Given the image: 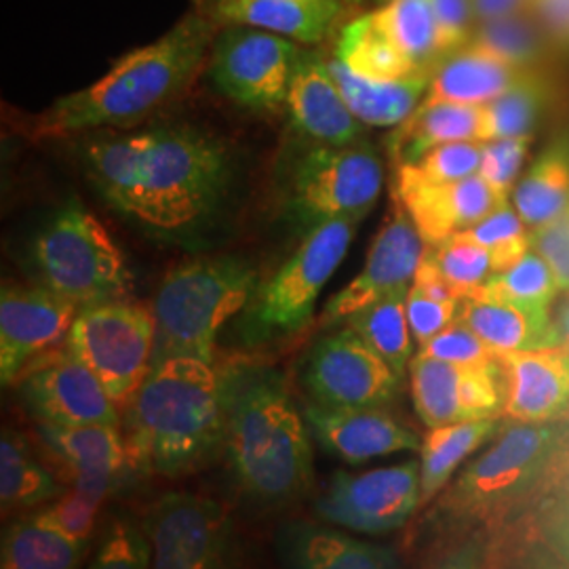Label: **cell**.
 Listing matches in <instances>:
<instances>
[{
  "label": "cell",
  "mask_w": 569,
  "mask_h": 569,
  "mask_svg": "<svg viewBox=\"0 0 569 569\" xmlns=\"http://www.w3.org/2000/svg\"><path fill=\"white\" fill-rule=\"evenodd\" d=\"M411 287H416L418 291L427 293L428 298H435L439 302H462L453 291V287L441 277V272L430 264L427 258H422Z\"/></svg>",
  "instance_id": "cell-54"
},
{
  "label": "cell",
  "mask_w": 569,
  "mask_h": 569,
  "mask_svg": "<svg viewBox=\"0 0 569 569\" xmlns=\"http://www.w3.org/2000/svg\"><path fill=\"white\" fill-rule=\"evenodd\" d=\"M533 70H519L488 51L467 44L439 61L430 74L425 100L483 106Z\"/></svg>",
  "instance_id": "cell-27"
},
{
  "label": "cell",
  "mask_w": 569,
  "mask_h": 569,
  "mask_svg": "<svg viewBox=\"0 0 569 569\" xmlns=\"http://www.w3.org/2000/svg\"><path fill=\"white\" fill-rule=\"evenodd\" d=\"M392 199L401 204L427 244L443 243L479 224L502 204L481 173L449 183L392 178Z\"/></svg>",
  "instance_id": "cell-21"
},
{
  "label": "cell",
  "mask_w": 569,
  "mask_h": 569,
  "mask_svg": "<svg viewBox=\"0 0 569 569\" xmlns=\"http://www.w3.org/2000/svg\"><path fill=\"white\" fill-rule=\"evenodd\" d=\"M216 23L213 16H186L159 41L127 53L100 81L53 103L34 124L37 138H63L148 117L192 81L213 41Z\"/></svg>",
  "instance_id": "cell-4"
},
{
  "label": "cell",
  "mask_w": 569,
  "mask_h": 569,
  "mask_svg": "<svg viewBox=\"0 0 569 569\" xmlns=\"http://www.w3.org/2000/svg\"><path fill=\"white\" fill-rule=\"evenodd\" d=\"M425 258L453 287L460 300H467L479 291L493 274L488 249L460 237H451L443 243L427 244Z\"/></svg>",
  "instance_id": "cell-41"
},
{
  "label": "cell",
  "mask_w": 569,
  "mask_h": 569,
  "mask_svg": "<svg viewBox=\"0 0 569 569\" xmlns=\"http://www.w3.org/2000/svg\"><path fill=\"white\" fill-rule=\"evenodd\" d=\"M531 234L533 232L523 224L515 204L507 201L498 204L479 224L468 228L465 232H458L453 237L486 247L491 256L493 274H496L517 264L528 253L531 249Z\"/></svg>",
  "instance_id": "cell-40"
},
{
  "label": "cell",
  "mask_w": 569,
  "mask_h": 569,
  "mask_svg": "<svg viewBox=\"0 0 569 569\" xmlns=\"http://www.w3.org/2000/svg\"><path fill=\"white\" fill-rule=\"evenodd\" d=\"M483 142H451L432 148L418 163L392 169V178L420 183H449L477 176L481 169Z\"/></svg>",
  "instance_id": "cell-42"
},
{
  "label": "cell",
  "mask_w": 569,
  "mask_h": 569,
  "mask_svg": "<svg viewBox=\"0 0 569 569\" xmlns=\"http://www.w3.org/2000/svg\"><path fill=\"white\" fill-rule=\"evenodd\" d=\"M500 430V418L428 428L420 448V509L435 502L468 458Z\"/></svg>",
  "instance_id": "cell-30"
},
{
  "label": "cell",
  "mask_w": 569,
  "mask_h": 569,
  "mask_svg": "<svg viewBox=\"0 0 569 569\" xmlns=\"http://www.w3.org/2000/svg\"><path fill=\"white\" fill-rule=\"evenodd\" d=\"M82 161L106 203L169 239L207 224L224 203L232 176L224 146L190 127L93 140Z\"/></svg>",
  "instance_id": "cell-1"
},
{
  "label": "cell",
  "mask_w": 569,
  "mask_h": 569,
  "mask_svg": "<svg viewBox=\"0 0 569 569\" xmlns=\"http://www.w3.org/2000/svg\"><path fill=\"white\" fill-rule=\"evenodd\" d=\"M401 382L350 327L321 338L305 367L312 403L327 409H385L395 401Z\"/></svg>",
  "instance_id": "cell-14"
},
{
  "label": "cell",
  "mask_w": 569,
  "mask_h": 569,
  "mask_svg": "<svg viewBox=\"0 0 569 569\" xmlns=\"http://www.w3.org/2000/svg\"><path fill=\"white\" fill-rule=\"evenodd\" d=\"M336 58L350 72L373 81H406L416 77H430L388 41L371 13L345 26L336 47Z\"/></svg>",
  "instance_id": "cell-33"
},
{
  "label": "cell",
  "mask_w": 569,
  "mask_h": 569,
  "mask_svg": "<svg viewBox=\"0 0 569 569\" xmlns=\"http://www.w3.org/2000/svg\"><path fill=\"white\" fill-rule=\"evenodd\" d=\"M287 112L296 131L323 146H350L363 133L329 72V63L315 53H300L296 63Z\"/></svg>",
  "instance_id": "cell-22"
},
{
  "label": "cell",
  "mask_w": 569,
  "mask_h": 569,
  "mask_svg": "<svg viewBox=\"0 0 569 569\" xmlns=\"http://www.w3.org/2000/svg\"><path fill=\"white\" fill-rule=\"evenodd\" d=\"M531 13L552 41L569 47V0H531Z\"/></svg>",
  "instance_id": "cell-53"
},
{
  "label": "cell",
  "mask_w": 569,
  "mask_h": 569,
  "mask_svg": "<svg viewBox=\"0 0 569 569\" xmlns=\"http://www.w3.org/2000/svg\"><path fill=\"white\" fill-rule=\"evenodd\" d=\"M561 443L563 430L555 422H509V427L500 428L491 446L449 481L437 505L428 510V538L458 540L470 531L500 528L549 477Z\"/></svg>",
  "instance_id": "cell-5"
},
{
  "label": "cell",
  "mask_w": 569,
  "mask_h": 569,
  "mask_svg": "<svg viewBox=\"0 0 569 569\" xmlns=\"http://www.w3.org/2000/svg\"><path fill=\"white\" fill-rule=\"evenodd\" d=\"M418 355L456 366H489L498 361V355L462 321L451 323L427 345L420 346Z\"/></svg>",
  "instance_id": "cell-46"
},
{
  "label": "cell",
  "mask_w": 569,
  "mask_h": 569,
  "mask_svg": "<svg viewBox=\"0 0 569 569\" xmlns=\"http://www.w3.org/2000/svg\"><path fill=\"white\" fill-rule=\"evenodd\" d=\"M427 243L406 209L395 201L387 222L369 247L363 270L327 302L321 326L333 327L382 300L395 291L409 289L425 258Z\"/></svg>",
  "instance_id": "cell-17"
},
{
  "label": "cell",
  "mask_w": 569,
  "mask_h": 569,
  "mask_svg": "<svg viewBox=\"0 0 569 569\" xmlns=\"http://www.w3.org/2000/svg\"><path fill=\"white\" fill-rule=\"evenodd\" d=\"M411 399L427 428L502 418L505 378L500 363L456 366L416 355L409 363Z\"/></svg>",
  "instance_id": "cell-16"
},
{
  "label": "cell",
  "mask_w": 569,
  "mask_h": 569,
  "mask_svg": "<svg viewBox=\"0 0 569 569\" xmlns=\"http://www.w3.org/2000/svg\"><path fill=\"white\" fill-rule=\"evenodd\" d=\"M47 443L72 475V488L106 500L119 483L127 467L129 448L122 439L121 427L114 425H87V427H39Z\"/></svg>",
  "instance_id": "cell-24"
},
{
  "label": "cell",
  "mask_w": 569,
  "mask_h": 569,
  "mask_svg": "<svg viewBox=\"0 0 569 569\" xmlns=\"http://www.w3.org/2000/svg\"><path fill=\"white\" fill-rule=\"evenodd\" d=\"M549 87L533 72L526 74L500 98L483 103V124L479 142L531 138L540 117L547 110Z\"/></svg>",
  "instance_id": "cell-37"
},
{
  "label": "cell",
  "mask_w": 569,
  "mask_h": 569,
  "mask_svg": "<svg viewBox=\"0 0 569 569\" xmlns=\"http://www.w3.org/2000/svg\"><path fill=\"white\" fill-rule=\"evenodd\" d=\"M533 531L569 563V481L552 489L542 500Z\"/></svg>",
  "instance_id": "cell-49"
},
{
  "label": "cell",
  "mask_w": 569,
  "mask_h": 569,
  "mask_svg": "<svg viewBox=\"0 0 569 569\" xmlns=\"http://www.w3.org/2000/svg\"><path fill=\"white\" fill-rule=\"evenodd\" d=\"M481 291L505 302L536 308H550L557 293H561L552 268L533 247L517 264L491 274Z\"/></svg>",
  "instance_id": "cell-39"
},
{
  "label": "cell",
  "mask_w": 569,
  "mask_h": 569,
  "mask_svg": "<svg viewBox=\"0 0 569 569\" xmlns=\"http://www.w3.org/2000/svg\"><path fill=\"white\" fill-rule=\"evenodd\" d=\"M274 550L281 569H403L390 547L305 519L277 529Z\"/></svg>",
  "instance_id": "cell-23"
},
{
  "label": "cell",
  "mask_w": 569,
  "mask_h": 569,
  "mask_svg": "<svg viewBox=\"0 0 569 569\" xmlns=\"http://www.w3.org/2000/svg\"><path fill=\"white\" fill-rule=\"evenodd\" d=\"M407 291L409 289H401L385 296L346 319V327H350L376 355H380L401 380L413 359V336L406 310Z\"/></svg>",
  "instance_id": "cell-35"
},
{
  "label": "cell",
  "mask_w": 569,
  "mask_h": 569,
  "mask_svg": "<svg viewBox=\"0 0 569 569\" xmlns=\"http://www.w3.org/2000/svg\"><path fill=\"white\" fill-rule=\"evenodd\" d=\"M529 146L531 138H507L483 142L479 173L502 203L509 201L515 190V182L528 159Z\"/></svg>",
  "instance_id": "cell-45"
},
{
  "label": "cell",
  "mask_w": 569,
  "mask_h": 569,
  "mask_svg": "<svg viewBox=\"0 0 569 569\" xmlns=\"http://www.w3.org/2000/svg\"><path fill=\"white\" fill-rule=\"evenodd\" d=\"M385 186V167L366 143L317 146L308 150L287 188V213L306 228L329 220H363Z\"/></svg>",
  "instance_id": "cell-10"
},
{
  "label": "cell",
  "mask_w": 569,
  "mask_h": 569,
  "mask_svg": "<svg viewBox=\"0 0 569 569\" xmlns=\"http://www.w3.org/2000/svg\"><path fill=\"white\" fill-rule=\"evenodd\" d=\"M23 406L44 425L121 427L119 406L110 399L98 376L68 348L47 352L20 376Z\"/></svg>",
  "instance_id": "cell-15"
},
{
  "label": "cell",
  "mask_w": 569,
  "mask_h": 569,
  "mask_svg": "<svg viewBox=\"0 0 569 569\" xmlns=\"http://www.w3.org/2000/svg\"><path fill=\"white\" fill-rule=\"evenodd\" d=\"M154 345L152 308L124 298L81 308L66 338V348L98 376L119 409L131 403L148 378Z\"/></svg>",
  "instance_id": "cell-9"
},
{
  "label": "cell",
  "mask_w": 569,
  "mask_h": 569,
  "mask_svg": "<svg viewBox=\"0 0 569 569\" xmlns=\"http://www.w3.org/2000/svg\"><path fill=\"white\" fill-rule=\"evenodd\" d=\"M531 247L549 262L559 289L569 293V207L555 222L531 234Z\"/></svg>",
  "instance_id": "cell-51"
},
{
  "label": "cell",
  "mask_w": 569,
  "mask_h": 569,
  "mask_svg": "<svg viewBox=\"0 0 569 569\" xmlns=\"http://www.w3.org/2000/svg\"><path fill=\"white\" fill-rule=\"evenodd\" d=\"M253 268L232 258L199 260L173 268L157 291L154 363L192 357L213 363L222 327L253 300Z\"/></svg>",
  "instance_id": "cell-6"
},
{
  "label": "cell",
  "mask_w": 569,
  "mask_h": 569,
  "mask_svg": "<svg viewBox=\"0 0 569 569\" xmlns=\"http://www.w3.org/2000/svg\"><path fill=\"white\" fill-rule=\"evenodd\" d=\"M555 331H557V346H569V298L557 310V315L552 317Z\"/></svg>",
  "instance_id": "cell-56"
},
{
  "label": "cell",
  "mask_w": 569,
  "mask_h": 569,
  "mask_svg": "<svg viewBox=\"0 0 569 569\" xmlns=\"http://www.w3.org/2000/svg\"><path fill=\"white\" fill-rule=\"evenodd\" d=\"M512 204L531 232L555 222L569 207V143H552L512 190Z\"/></svg>",
  "instance_id": "cell-31"
},
{
  "label": "cell",
  "mask_w": 569,
  "mask_h": 569,
  "mask_svg": "<svg viewBox=\"0 0 569 569\" xmlns=\"http://www.w3.org/2000/svg\"><path fill=\"white\" fill-rule=\"evenodd\" d=\"M505 378L502 418L517 425L555 422L569 407V346L498 355Z\"/></svg>",
  "instance_id": "cell-19"
},
{
  "label": "cell",
  "mask_w": 569,
  "mask_h": 569,
  "mask_svg": "<svg viewBox=\"0 0 569 569\" xmlns=\"http://www.w3.org/2000/svg\"><path fill=\"white\" fill-rule=\"evenodd\" d=\"M420 509V462L363 472L338 470L315 500L317 515L338 528L380 536L403 528Z\"/></svg>",
  "instance_id": "cell-12"
},
{
  "label": "cell",
  "mask_w": 569,
  "mask_h": 569,
  "mask_svg": "<svg viewBox=\"0 0 569 569\" xmlns=\"http://www.w3.org/2000/svg\"><path fill=\"white\" fill-rule=\"evenodd\" d=\"M143 528L152 569H234V523L213 498L169 491L150 507Z\"/></svg>",
  "instance_id": "cell-11"
},
{
  "label": "cell",
  "mask_w": 569,
  "mask_h": 569,
  "mask_svg": "<svg viewBox=\"0 0 569 569\" xmlns=\"http://www.w3.org/2000/svg\"><path fill=\"white\" fill-rule=\"evenodd\" d=\"M483 106L425 100L388 136L392 169L418 163L432 148L443 143L479 142Z\"/></svg>",
  "instance_id": "cell-26"
},
{
  "label": "cell",
  "mask_w": 569,
  "mask_h": 569,
  "mask_svg": "<svg viewBox=\"0 0 569 569\" xmlns=\"http://www.w3.org/2000/svg\"><path fill=\"white\" fill-rule=\"evenodd\" d=\"M477 23L531 13V0H470Z\"/></svg>",
  "instance_id": "cell-55"
},
{
  "label": "cell",
  "mask_w": 569,
  "mask_h": 569,
  "mask_svg": "<svg viewBox=\"0 0 569 569\" xmlns=\"http://www.w3.org/2000/svg\"><path fill=\"white\" fill-rule=\"evenodd\" d=\"M439 26V47L443 58L467 47L475 28L477 16L470 0H430Z\"/></svg>",
  "instance_id": "cell-50"
},
{
  "label": "cell",
  "mask_w": 569,
  "mask_h": 569,
  "mask_svg": "<svg viewBox=\"0 0 569 569\" xmlns=\"http://www.w3.org/2000/svg\"><path fill=\"white\" fill-rule=\"evenodd\" d=\"M230 472L249 500L281 509L312 483V435L283 373L256 361L220 369Z\"/></svg>",
  "instance_id": "cell-2"
},
{
  "label": "cell",
  "mask_w": 569,
  "mask_h": 569,
  "mask_svg": "<svg viewBox=\"0 0 569 569\" xmlns=\"http://www.w3.org/2000/svg\"><path fill=\"white\" fill-rule=\"evenodd\" d=\"M89 542H79L32 517H21L2 533V569H79Z\"/></svg>",
  "instance_id": "cell-34"
},
{
  "label": "cell",
  "mask_w": 569,
  "mask_h": 569,
  "mask_svg": "<svg viewBox=\"0 0 569 569\" xmlns=\"http://www.w3.org/2000/svg\"><path fill=\"white\" fill-rule=\"evenodd\" d=\"M79 306L49 287H4L0 296V378L13 385L23 369L68 338Z\"/></svg>",
  "instance_id": "cell-18"
},
{
  "label": "cell",
  "mask_w": 569,
  "mask_h": 569,
  "mask_svg": "<svg viewBox=\"0 0 569 569\" xmlns=\"http://www.w3.org/2000/svg\"><path fill=\"white\" fill-rule=\"evenodd\" d=\"M300 53L293 41L279 34L230 26L213 42L211 77L232 102L251 110H274L287 103Z\"/></svg>",
  "instance_id": "cell-13"
},
{
  "label": "cell",
  "mask_w": 569,
  "mask_h": 569,
  "mask_svg": "<svg viewBox=\"0 0 569 569\" xmlns=\"http://www.w3.org/2000/svg\"><path fill=\"white\" fill-rule=\"evenodd\" d=\"M491 531L479 529L467 536L451 540L448 549L443 550L435 566L430 569H483L488 559Z\"/></svg>",
  "instance_id": "cell-52"
},
{
  "label": "cell",
  "mask_w": 569,
  "mask_h": 569,
  "mask_svg": "<svg viewBox=\"0 0 569 569\" xmlns=\"http://www.w3.org/2000/svg\"><path fill=\"white\" fill-rule=\"evenodd\" d=\"M102 505V498L91 496L82 489L72 488L63 491L60 498L49 502L34 517L41 521L42 526L56 529L72 540L91 542V533L96 528V519L100 515Z\"/></svg>",
  "instance_id": "cell-44"
},
{
  "label": "cell",
  "mask_w": 569,
  "mask_h": 569,
  "mask_svg": "<svg viewBox=\"0 0 569 569\" xmlns=\"http://www.w3.org/2000/svg\"><path fill=\"white\" fill-rule=\"evenodd\" d=\"M87 569H152L146 528L129 515H117L106 529Z\"/></svg>",
  "instance_id": "cell-43"
},
{
  "label": "cell",
  "mask_w": 569,
  "mask_h": 569,
  "mask_svg": "<svg viewBox=\"0 0 569 569\" xmlns=\"http://www.w3.org/2000/svg\"><path fill=\"white\" fill-rule=\"evenodd\" d=\"M359 220H329L306 232L298 251L262 287L247 315V336L266 340L296 333L312 319L315 305L350 249Z\"/></svg>",
  "instance_id": "cell-8"
},
{
  "label": "cell",
  "mask_w": 569,
  "mask_h": 569,
  "mask_svg": "<svg viewBox=\"0 0 569 569\" xmlns=\"http://www.w3.org/2000/svg\"><path fill=\"white\" fill-rule=\"evenodd\" d=\"M42 284L79 308L122 300L131 272L106 226L79 201L63 204L34 241Z\"/></svg>",
  "instance_id": "cell-7"
},
{
  "label": "cell",
  "mask_w": 569,
  "mask_h": 569,
  "mask_svg": "<svg viewBox=\"0 0 569 569\" xmlns=\"http://www.w3.org/2000/svg\"><path fill=\"white\" fill-rule=\"evenodd\" d=\"M406 310L413 340L418 346H425L446 327L458 321L460 302H439L435 298H428L427 293L418 291L416 287H409Z\"/></svg>",
  "instance_id": "cell-47"
},
{
  "label": "cell",
  "mask_w": 569,
  "mask_h": 569,
  "mask_svg": "<svg viewBox=\"0 0 569 569\" xmlns=\"http://www.w3.org/2000/svg\"><path fill=\"white\" fill-rule=\"evenodd\" d=\"M483 569H569V563L536 533L519 545L512 542L507 549L491 550L489 545Z\"/></svg>",
  "instance_id": "cell-48"
},
{
  "label": "cell",
  "mask_w": 569,
  "mask_h": 569,
  "mask_svg": "<svg viewBox=\"0 0 569 569\" xmlns=\"http://www.w3.org/2000/svg\"><path fill=\"white\" fill-rule=\"evenodd\" d=\"M323 2H340V0H323Z\"/></svg>",
  "instance_id": "cell-57"
},
{
  "label": "cell",
  "mask_w": 569,
  "mask_h": 569,
  "mask_svg": "<svg viewBox=\"0 0 569 569\" xmlns=\"http://www.w3.org/2000/svg\"><path fill=\"white\" fill-rule=\"evenodd\" d=\"M350 112L369 127H397L420 106L430 77L406 81H373L350 72L338 58L327 60Z\"/></svg>",
  "instance_id": "cell-29"
},
{
  "label": "cell",
  "mask_w": 569,
  "mask_h": 569,
  "mask_svg": "<svg viewBox=\"0 0 569 569\" xmlns=\"http://www.w3.org/2000/svg\"><path fill=\"white\" fill-rule=\"evenodd\" d=\"M458 321L470 327L496 355L557 346L549 308L512 305L481 289L460 302Z\"/></svg>",
  "instance_id": "cell-25"
},
{
  "label": "cell",
  "mask_w": 569,
  "mask_h": 569,
  "mask_svg": "<svg viewBox=\"0 0 569 569\" xmlns=\"http://www.w3.org/2000/svg\"><path fill=\"white\" fill-rule=\"evenodd\" d=\"M129 458L169 479L203 468L224 446L220 369L192 357L154 363L127 406Z\"/></svg>",
  "instance_id": "cell-3"
},
{
  "label": "cell",
  "mask_w": 569,
  "mask_h": 569,
  "mask_svg": "<svg viewBox=\"0 0 569 569\" xmlns=\"http://www.w3.org/2000/svg\"><path fill=\"white\" fill-rule=\"evenodd\" d=\"M545 28L533 13L477 23L468 44L479 47L519 70H533L545 51Z\"/></svg>",
  "instance_id": "cell-38"
},
{
  "label": "cell",
  "mask_w": 569,
  "mask_h": 569,
  "mask_svg": "<svg viewBox=\"0 0 569 569\" xmlns=\"http://www.w3.org/2000/svg\"><path fill=\"white\" fill-rule=\"evenodd\" d=\"M66 489L42 467L34 451L16 430L0 437V505L2 515L49 505Z\"/></svg>",
  "instance_id": "cell-32"
},
{
  "label": "cell",
  "mask_w": 569,
  "mask_h": 569,
  "mask_svg": "<svg viewBox=\"0 0 569 569\" xmlns=\"http://www.w3.org/2000/svg\"><path fill=\"white\" fill-rule=\"evenodd\" d=\"M312 439L346 465H363L401 451H420V437L385 409H327L306 403Z\"/></svg>",
  "instance_id": "cell-20"
},
{
  "label": "cell",
  "mask_w": 569,
  "mask_h": 569,
  "mask_svg": "<svg viewBox=\"0 0 569 569\" xmlns=\"http://www.w3.org/2000/svg\"><path fill=\"white\" fill-rule=\"evenodd\" d=\"M373 20L407 60L422 72L432 74L435 66L443 60L439 47V26L430 0H388Z\"/></svg>",
  "instance_id": "cell-36"
},
{
  "label": "cell",
  "mask_w": 569,
  "mask_h": 569,
  "mask_svg": "<svg viewBox=\"0 0 569 569\" xmlns=\"http://www.w3.org/2000/svg\"><path fill=\"white\" fill-rule=\"evenodd\" d=\"M340 2L323 0H216L211 16L226 26H249L289 41H323Z\"/></svg>",
  "instance_id": "cell-28"
}]
</instances>
